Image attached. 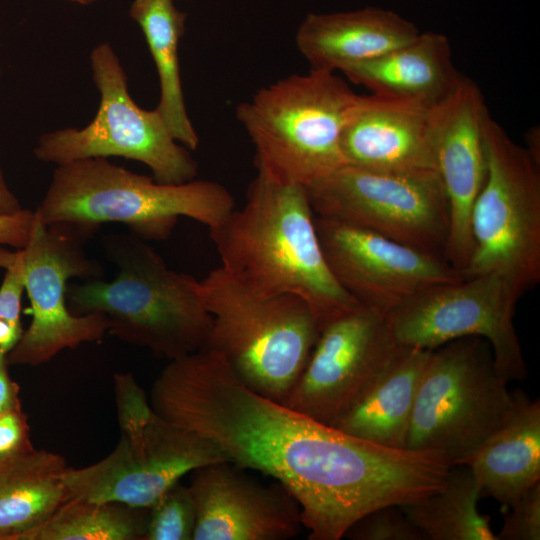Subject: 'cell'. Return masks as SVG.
Instances as JSON below:
<instances>
[{
    "label": "cell",
    "instance_id": "277c9868",
    "mask_svg": "<svg viewBox=\"0 0 540 540\" xmlns=\"http://www.w3.org/2000/svg\"><path fill=\"white\" fill-rule=\"evenodd\" d=\"M234 209L232 194L215 181L162 183L107 158H88L56 166L36 211L46 224L97 231L104 223H121L147 241L166 239L180 217L214 229Z\"/></svg>",
    "mask_w": 540,
    "mask_h": 540
},
{
    "label": "cell",
    "instance_id": "4fadbf2b",
    "mask_svg": "<svg viewBox=\"0 0 540 540\" xmlns=\"http://www.w3.org/2000/svg\"><path fill=\"white\" fill-rule=\"evenodd\" d=\"M521 296L498 275L469 276L418 293L385 319L399 346L433 350L462 337L486 339L495 367L508 383L527 375L514 326L515 308Z\"/></svg>",
    "mask_w": 540,
    "mask_h": 540
},
{
    "label": "cell",
    "instance_id": "9c48e42d",
    "mask_svg": "<svg viewBox=\"0 0 540 540\" xmlns=\"http://www.w3.org/2000/svg\"><path fill=\"white\" fill-rule=\"evenodd\" d=\"M486 176L471 213L474 248L464 276L495 274L521 295L540 282V171L490 116Z\"/></svg>",
    "mask_w": 540,
    "mask_h": 540
},
{
    "label": "cell",
    "instance_id": "d6986e66",
    "mask_svg": "<svg viewBox=\"0 0 540 540\" xmlns=\"http://www.w3.org/2000/svg\"><path fill=\"white\" fill-rule=\"evenodd\" d=\"M419 33L395 12L368 7L310 13L299 25L295 42L310 69L343 72L412 41Z\"/></svg>",
    "mask_w": 540,
    "mask_h": 540
},
{
    "label": "cell",
    "instance_id": "cb8c5ba5",
    "mask_svg": "<svg viewBox=\"0 0 540 540\" xmlns=\"http://www.w3.org/2000/svg\"><path fill=\"white\" fill-rule=\"evenodd\" d=\"M129 14L142 30L157 70L160 100L156 109L173 137L195 150L199 137L186 110L178 55L187 14L173 0H133Z\"/></svg>",
    "mask_w": 540,
    "mask_h": 540
},
{
    "label": "cell",
    "instance_id": "ba28073f",
    "mask_svg": "<svg viewBox=\"0 0 540 540\" xmlns=\"http://www.w3.org/2000/svg\"><path fill=\"white\" fill-rule=\"evenodd\" d=\"M514 392L498 373L490 343L480 336L431 350L420 380L406 448L442 453L463 465L504 421Z\"/></svg>",
    "mask_w": 540,
    "mask_h": 540
},
{
    "label": "cell",
    "instance_id": "f546056e",
    "mask_svg": "<svg viewBox=\"0 0 540 540\" xmlns=\"http://www.w3.org/2000/svg\"><path fill=\"white\" fill-rule=\"evenodd\" d=\"M33 447L27 415L22 407H15L0 414V460Z\"/></svg>",
    "mask_w": 540,
    "mask_h": 540
},
{
    "label": "cell",
    "instance_id": "7c38bea8",
    "mask_svg": "<svg viewBox=\"0 0 540 540\" xmlns=\"http://www.w3.org/2000/svg\"><path fill=\"white\" fill-rule=\"evenodd\" d=\"M305 188L316 216L445 257L449 205L437 172L387 173L346 164Z\"/></svg>",
    "mask_w": 540,
    "mask_h": 540
},
{
    "label": "cell",
    "instance_id": "7a4b0ae2",
    "mask_svg": "<svg viewBox=\"0 0 540 540\" xmlns=\"http://www.w3.org/2000/svg\"><path fill=\"white\" fill-rule=\"evenodd\" d=\"M209 234L222 268L258 294L301 298L320 330L362 307L329 269L305 186L258 170L243 206Z\"/></svg>",
    "mask_w": 540,
    "mask_h": 540
},
{
    "label": "cell",
    "instance_id": "603a6c76",
    "mask_svg": "<svg viewBox=\"0 0 540 540\" xmlns=\"http://www.w3.org/2000/svg\"><path fill=\"white\" fill-rule=\"evenodd\" d=\"M60 454L35 447L0 460V540L42 522L70 498Z\"/></svg>",
    "mask_w": 540,
    "mask_h": 540
},
{
    "label": "cell",
    "instance_id": "9a60e30c",
    "mask_svg": "<svg viewBox=\"0 0 540 540\" xmlns=\"http://www.w3.org/2000/svg\"><path fill=\"white\" fill-rule=\"evenodd\" d=\"M398 347L384 316L364 307L340 316L321 328L301 375L281 403L333 426Z\"/></svg>",
    "mask_w": 540,
    "mask_h": 540
},
{
    "label": "cell",
    "instance_id": "30bf717a",
    "mask_svg": "<svg viewBox=\"0 0 540 540\" xmlns=\"http://www.w3.org/2000/svg\"><path fill=\"white\" fill-rule=\"evenodd\" d=\"M92 78L100 95L93 120L83 128L42 134L35 157L61 165L88 158L122 157L146 165L162 183H184L197 176L189 149L170 132L158 110L138 106L128 91L125 70L110 43L90 54Z\"/></svg>",
    "mask_w": 540,
    "mask_h": 540
},
{
    "label": "cell",
    "instance_id": "83f0119b",
    "mask_svg": "<svg viewBox=\"0 0 540 540\" xmlns=\"http://www.w3.org/2000/svg\"><path fill=\"white\" fill-rule=\"evenodd\" d=\"M344 537L353 540H427L401 506L377 508L357 520Z\"/></svg>",
    "mask_w": 540,
    "mask_h": 540
},
{
    "label": "cell",
    "instance_id": "d4e9b609",
    "mask_svg": "<svg viewBox=\"0 0 540 540\" xmlns=\"http://www.w3.org/2000/svg\"><path fill=\"white\" fill-rule=\"evenodd\" d=\"M450 469L444 486L401 506L427 540H497L490 518L478 510L481 488L466 466Z\"/></svg>",
    "mask_w": 540,
    "mask_h": 540
},
{
    "label": "cell",
    "instance_id": "e575fe53",
    "mask_svg": "<svg viewBox=\"0 0 540 540\" xmlns=\"http://www.w3.org/2000/svg\"><path fill=\"white\" fill-rule=\"evenodd\" d=\"M67 1H71L74 3L82 4V5H87V4H92L101 0H67Z\"/></svg>",
    "mask_w": 540,
    "mask_h": 540
},
{
    "label": "cell",
    "instance_id": "5bb4252c",
    "mask_svg": "<svg viewBox=\"0 0 540 540\" xmlns=\"http://www.w3.org/2000/svg\"><path fill=\"white\" fill-rule=\"evenodd\" d=\"M320 245L340 286L382 316L429 288L462 280L443 256L315 215Z\"/></svg>",
    "mask_w": 540,
    "mask_h": 540
},
{
    "label": "cell",
    "instance_id": "6da1fadb",
    "mask_svg": "<svg viewBox=\"0 0 540 540\" xmlns=\"http://www.w3.org/2000/svg\"><path fill=\"white\" fill-rule=\"evenodd\" d=\"M149 401L161 417L214 442L231 464L282 485L298 502L310 540L343 538L397 490L401 458L395 448L253 391L215 351L170 360Z\"/></svg>",
    "mask_w": 540,
    "mask_h": 540
},
{
    "label": "cell",
    "instance_id": "4316f807",
    "mask_svg": "<svg viewBox=\"0 0 540 540\" xmlns=\"http://www.w3.org/2000/svg\"><path fill=\"white\" fill-rule=\"evenodd\" d=\"M195 524L192 494L178 481L148 507L144 540H193Z\"/></svg>",
    "mask_w": 540,
    "mask_h": 540
},
{
    "label": "cell",
    "instance_id": "ffe728a7",
    "mask_svg": "<svg viewBox=\"0 0 540 540\" xmlns=\"http://www.w3.org/2000/svg\"><path fill=\"white\" fill-rule=\"evenodd\" d=\"M343 73L371 94L426 108L443 100L463 77L452 61L447 36L419 33L412 41Z\"/></svg>",
    "mask_w": 540,
    "mask_h": 540
},
{
    "label": "cell",
    "instance_id": "484cf974",
    "mask_svg": "<svg viewBox=\"0 0 540 540\" xmlns=\"http://www.w3.org/2000/svg\"><path fill=\"white\" fill-rule=\"evenodd\" d=\"M148 508L70 497L14 540H144Z\"/></svg>",
    "mask_w": 540,
    "mask_h": 540
},
{
    "label": "cell",
    "instance_id": "2e32d148",
    "mask_svg": "<svg viewBox=\"0 0 540 540\" xmlns=\"http://www.w3.org/2000/svg\"><path fill=\"white\" fill-rule=\"evenodd\" d=\"M489 117L480 87L464 75L428 110L430 143L449 205L444 256L463 275L474 248L472 208L486 176L485 128Z\"/></svg>",
    "mask_w": 540,
    "mask_h": 540
},
{
    "label": "cell",
    "instance_id": "1f68e13d",
    "mask_svg": "<svg viewBox=\"0 0 540 540\" xmlns=\"http://www.w3.org/2000/svg\"><path fill=\"white\" fill-rule=\"evenodd\" d=\"M7 364V354L0 352V414L21 406L20 389L10 378Z\"/></svg>",
    "mask_w": 540,
    "mask_h": 540
},
{
    "label": "cell",
    "instance_id": "5b68a950",
    "mask_svg": "<svg viewBox=\"0 0 540 540\" xmlns=\"http://www.w3.org/2000/svg\"><path fill=\"white\" fill-rule=\"evenodd\" d=\"M360 96L335 72L315 69L259 89L236 108L257 170L307 186L346 165L341 137Z\"/></svg>",
    "mask_w": 540,
    "mask_h": 540
},
{
    "label": "cell",
    "instance_id": "e0dca14e",
    "mask_svg": "<svg viewBox=\"0 0 540 540\" xmlns=\"http://www.w3.org/2000/svg\"><path fill=\"white\" fill-rule=\"evenodd\" d=\"M190 474L193 540H286L303 526L298 502L279 483L262 484L229 462Z\"/></svg>",
    "mask_w": 540,
    "mask_h": 540
},
{
    "label": "cell",
    "instance_id": "d6a6232c",
    "mask_svg": "<svg viewBox=\"0 0 540 540\" xmlns=\"http://www.w3.org/2000/svg\"><path fill=\"white\" fill-rule=\"evenodd\" d=\"M21 209L17 196L7 183L0 159V214H11Z\"/></svg>",
    "mask_w": 540,
    "mask_h": 540
},
{
    "label": "cell",
    "instance_id": "7402d4cb",
    "mask_svg": "<svg viewBox=\"0 0 540 540\" xmlns=\"http://www.w3.org/2000/svg\"><path fill=\"white\" fill-rule=\"evenodd\" d=\"M430 353L399 346L378 377L333 427L376 444L406 448L418 387Z\"/></svg>",
    "mask_w": 540,
    "mask_h": 540
},
{
    "label": "cell",
    "instance_id": "3957f363",
    "mask_svg": "<svg viewBox=\"0 0 540 540\" xmlns=\"http://www.w3.org/2000/svg\"><path fill=\"white\" fill-rule=\"evenodd\" d=\"M118 272L68 287L74 314L101 313L108 333L169 361L204 348L212 326L200 280L170 269L145 240L131 234L105 238Z\"/></svg>",
    "mask_w": 540,
    "mask_h": 540
},
{
    "label": "cell",
    "instance_id": "44dd1931",
    "mask_svg": "<svg viewBox=\"0 0 540 540\" xmlns=\"http://www.w3.org/2000/svg\"><path fill=\"white\" fill-rule=\"evenodd\" d=\"M501 425L463 465L472 472L482 495L510 507L540 482V402L521 391Z\"/></svg>",
    "mask_w": 540,
    "mask_h": 540
},
{
    "label": "cell",
    "instance_id": "8992f818",
    "mask_svg": "<svg viewBox=\"0 0 540 540\" xmlns=\"http://www.w3.org/2000/svg\"><path fill=\"white\" fill-rule=\"evenodd\" d=\"M200 288L212 317L204 348L220 354L250 389L282 402L320 333L310 307L295 295L258 294L221 266Z\"/></svg>",
    "mask_w": 540,
    "mask_h": 540
},
{
    "label": "cell",
    "instance_id": "836d02e7",
    "mask_svg": "<svg viewBox=\"0 0 540 540\" xmlns=\"http://www.w3.org/2000/svg\"><path fill=\"white\" fill-rule=\"evenodd\" d=\"M539 127L531 128L526 134V151L540 165V133Z\"/></svg>",
    "mask_w": 540,
    "mask_h": 540
},
{
    "label": "cell",
    "instance_id": "4dcf8cb0",
    "mask_svg": "<svg viewBox=\"0 0 540 540\" xmlns=\"http://www.w3.org/2000/svg\"><path fill=\"white\" fill-rule=\"evenodd\" d=\"M35 211L22 208L11 214H0V246L23 248L29 238Z\"/></svg>",
    "mask_w": 540,
    "mask_h": 540
},
{
    "label": "cell",
    "instance_id": "d590c367",
    "mask_svg": "<svg viewBox=\"0 0 540 540\" xmlns=\"http://www.w3.org/2000/svg\"><path fill=\"white\" fill-rule=\"evenodd\" d=\"M0 79H1V66H0Z\"/></svg>",
    "mask_w": 540,
    "mask_h": 540
},
{
    "label": "cell",
    "instance_id": "8fae6325",
    "mask_svg": "<svg viewBox=\"0 0 540 540\" xmlns=\"http://www.w3.org/2000/svg\"><path fill=\"white\" fill-rule=\"evenodd\" d=\"M95 232L71 223L46 224L35 210L28 241L19 249L32 319L8 353V363L39 366L66 349L101 341L108 333L103 314H74L67 300L71 278L91 280L103 274L102 266L85 251Z\"/></svg>",
    "mask_w": 540,
    "mask_h": 540
},
{
    "label": "cell",
    "instance_id": "ac0fdd59",
    "mask_svg": "<svg viewBox=\"0 0 540 540\" xmlns=\"http://www.w3.org/2000/svg\"><path fill=\"white\" fill-rule=\"evenodd\" d=\"M428 110L404 100L361 95L341 137L346 164L387 173L437 172Z\"/></svg>",
    "mask_w": 540,
    "mask_h": 540
},
{
    "label": "cell",
    "instance_id": "f1b7e54d",
    "mask_svg": "<svg viewBox=\"0 0 540 540\" xmlns=\"http://www.w3.org/2000/svg\"><path fill=\"white\" fill-rule=\"evenodd\" d=\"M497 540L540 539V482L526 491L511 506Z\"/></svg>",
    "mask_w": 540,
    "mask_h": 540
},
{
    "label": "cell",
    "instance_id": "52a82bcc",
    "mask_svg": "<svg viewBox=\"0 0 540 540\" xmlns=\"http://www.w3.org/2000/svg\"><path fill=\"white\" fill-rule=\"evenodd\" d=\"M113 386L119 441L100 461L68 467L70 497L148 508L184 475L229 462L214 442L156 413L131 373L115 374Z\"/></svg>",
    "mask_w": 540,
    "mask_h": 540
}]
</instances>
